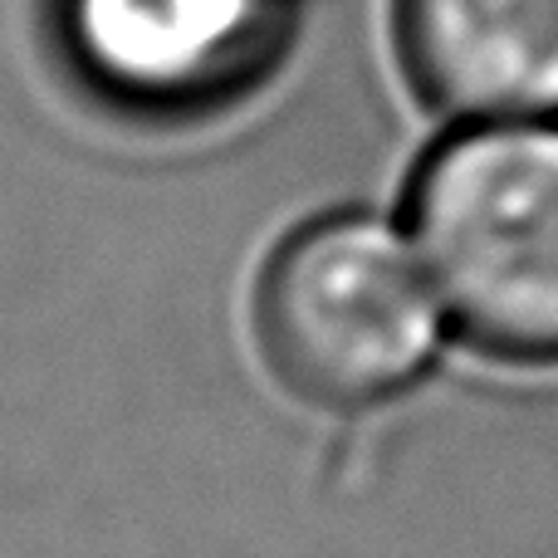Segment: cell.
I'll use <instances>...</instances> for the list:
<instances>
[{"mask_svg":"<svg viewBox=\"0 0 558 558\" xmlns=\"http://www.w3.org/2000/svg\"><path fill=\"white\" fill-rule=\"evenodd\" d=\"M402 226L456 343L558 373V118L446 128L412 167Z\"/></svg>","mask_w":558,"mask_h":558,"instance_id":"cell-1","label":"cell"},{"mask_svg":"<svg viewBox=\"0 0 558 558\" xmlns=\"http://www.w3.org/2000/svg\"><path fill=\"white\" fill-rule=\"evenodd\" d=\"M255 318L275 373L348 412L412 392L451 338L407 226L373 211L299 226L265 265Z\"/></svg>","mask_w":558,"mask_h":558,"instance_id":"cell-2","label":"cell"},{"mask_svg":"<svg viewBox=\"0 0 558 558\" xmlns=\"http://www.w3.org/2000/svg\"><path fill=\"white\" fill-rule=\"evenodd\" d=\"M299 35L304 0H35L49 74L137 133H192L251 108Z\"/></svg>","mask_w":558,"mask_h":558,"instance_id":"cell-3","label":"cell"},{"mask_svg":"<svg viewBox=\"0 0 558 558\" xmlns=\"http://www.w3.org/2000/svg\"><path fill=\"white\" fill-rule=\"evenodd\" d=\"M387 39L446 128L558 118V0H387Z\"/></svg>","mask_w":558,"mask_h":558,"instance_id":"cell-4","label":"cell"}]
</instances>
